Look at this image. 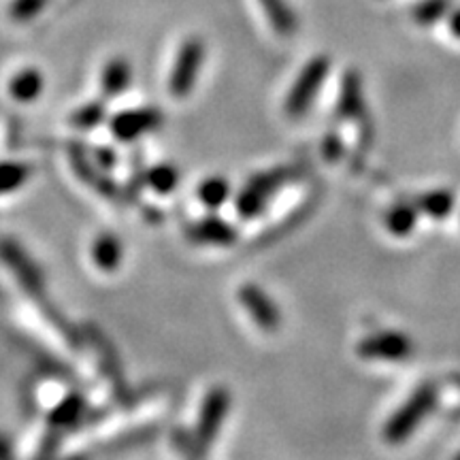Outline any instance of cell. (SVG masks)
I'll list each match as a JSON object with an SVG mask.
<instances>
[{
  "label": "cell",
  "mask_w": 460,
  "mask_h": 460,
  "mask_svg": "<svg viewBox=\"0 0 460 460\" xmlns=\"http://www.w3.org/2000/svg\"><path fill=\"white\" fill-rule=\"evenodd\" d=\"M122 252L124 250L119 239L105 233L101 234V237H96L94 245H92V261H94V264L101 271L111 273L122 264Z\"/></svg>",
  "instance_id": "16"
},
{
  "label": "cell",
  "mask_w": 460,
  "mask_h": 460,
  "mask_svg": "<svg viewBox=\"0 0 460 460\" xmlns=\"http://www.w3.org/2000/svg\"><path fill=\"white\" fill-rule=\"evenodd\" d=\"M301 175L303 171L298 166H281V169L258 172L239 192L237 205H234L237 207V214L245 217V220L264 214L271 197H275L286 183L298 180Z\"/></svg>",
  "instance_id": "1"
},
{
  "label": "cell",
  "mask_w": 460,
  "mask_h": 460,
  "mask_svg": "<svg viewBox=\"0 0 460 460\" xmlns=\"http://www.w3.org/2000/svg\"><path fill=\"white\" fill-rule=\"evenodd\" d=\"M163 122L158 109H130V111L113 115L111 132L119 141H135L149 130H156Z\"/></svg>",
  "instance_id": "9"
},
{
  "label": "cell",
  "mask_w": 460,
  "mask_h": 460,
  "mask_svg": "<svg viewBox=\"0 0 460 460\" xmlns=\"http://www.w3.org/2000/svg\"><path fill=\"white\" fill-rule=\"evenodd\" d=\"M331 71V60L326 56H315L314 60H309L303 66L301 75L296 77L292 90L286 96V113L290 118H301L303 113H307L312 109V102L322 88V84L326 82Z\"/></svg>",
  "instance_id": "3"
},
{
  "label": "cell",
  "mask_w": 460,
  "mask_h": 460,
  "mask_svg": "<svg viewBox=\"0 0 460 460\" xmlns=\"http://www.w3.org/2000/svg\"><path fill=\"white\" fill-rule=\"evenodd\" d=\"M447 28H450L454 37L460 39V9H454L447 13Z\"/></svg>",
  "instance_id": "29"
},
{
  "label": "cell",
  "mask_w": 460,
  "mask_h": 460,
  "mask_svg": "<svg viewBox=\"0 0 460 460\" xmlns=\"http://www.w3.org/2000/svg\"><path fill=\"white\" fill-rule=\"evenodd\" d=\"M337 115L343 119H360L365 115V92H362V79L356 71L343 75L341 90H339Z\"/></svg>",
  "instance_id": "12"
},
{
  "label": "cell",
  "mask_w": 460,
  "mask_h": 460,
  "mask_svg": "<svg viewBox=\"0 0 460 460\" xmlns=\"http://www.w3.org/2000/svg\"><path fill=\"white\" fill-rule=\"evenodd\" d=\"M205 58V43L199 37L183 41L180 54H177L175 66L169 77V92L175 99H186L197 84L200 65Z\"/></svg>",
  "instance_id": "5"
},
{
  "label": "cell",
  "mask_w": 460,
  "mask_h": 460,
  "mask_svg": "<svg viewBox=\"0 0 460 460\" xmlns=\"http://www.w3.org/2000/svg\"><path fill=\"white\" fill-rule=\"evenodd\" d=\"M186 233L194 243L228 247L237 241V230H234L233 224H228L226 220H222V217H216V216L200 217V220L190 224Z\"/></svg>",
  "instance_id": "11"
},
{
  "label": "cell",
  "mask_w": 460,
  "mask_h": 460,
  "mask_svg": "<svg viewBox=\"0 0 460 460\" xmlns=\"http://www.w3.org/2000/svg\"><path fill=\"white\" fill-rule=\"evenodd\" d=\"M49 0H13L9 7L11 20L17 22V24H26V22H32L41 11L48 7Z\"/></svg>",
  "instance_id": "26"
},
{
  "label": "cell",
  "mask_w": 460,
  "mask_h": 460,
  "mask_svg": "<svg viewBox=\"0 0 460 460\" xmlns=\"http://www.w3.org/2000/svg\"><path fill=\"white\" fill-rule=\"evenodd\" d=\"M230 199V183L224 177H209L199 186V200L207 209H220Z\"/></svg>",
  "instance_id": "22"
},
{
  "label": "cell",
  "mask_w": 460,
  "mask_h": 460,
  "mask_svg": "<svg viewBox=\"0 0 460 460\" xmlns=\"http://www.w3.org/2000/svg\"><path fill=\"white\" fill-rule=\"evenodd\" d=\"M413 343L411 339L396 331L373 332L358 343V354L365 360H388L399 362L411 356Z\"/></svg>",
  "instance_id": "6"
},
{
  "label": "cell",
  "mask_w": 460,
  "mask_h": 460,
  "mask_svg": "<svg viewBox=\"0 0 460 460\" xmlns=\"http://www.w3.org/2000/svg\"><path fill=\"white\" fill-rule=\"evenodd\" d=\"M31 177V166L24 163H0V194L13 192Z\"/></svg>",
  "instance_id": "25"
},
{
  "label": "cell",
  "mask_w": 460,
  "mask_h": 460,
  "mask_svg": "<svg viewBox=\"0 0 460 460\" xmlns=\"http://www.w3.org/2000/svg\"><path fill=\"white\" fill-rule=\"evenodd\" d=\"M88 335L92 339V343H94L96 354H99V358H101L102 371L107 373V377H109V382H111L115 394L122 396V399H124V396L128 394V386H126V382H124L119 360L115 358V349L111 348V343L107 341V337L101 335V332L96 329H88Z\"/></svg>",
  "instance_id": "13"
},
{
  "label": "cell",
  "mask_w": 460,
  "mask_h": 460,
  "mask_svg": "<svg viewBox=\"0 0 460 460\" xmlns=\"http://www.w3.org/2000/svg\"><path fill=\"white\" fill-rule=\"evenodd\" d=\"M107 115V107L102 101H92L88 105L79 107L77 111L71 115V124L79 130H92L96 128Z\"/></svg>",
  "instance_id": "24"
},
{
  "label": "cell",
  "mask_w": 460,
  "mask_h": 460,
  "mask_svg": "<svg viewBox=\"0 0 460 460\" xmlns=\"http://www.w3.org/2000/svg\"><path fill=\"white\" fill-rule=\"evenodd\" d=\"M239 301L243 309L250 314V318L256 322L258 329L264 332H275L281 326V314L278 305L261 286L243 284L239 288Z\"/></svg>",
  "instance_id": "8"
},
{
  "label": "cell",
  "mask_w": 460,
  "mask_h": 460,
  "mask_svg": "<svg viewBox=\"0 0 460 460\" xmlns=\"http://www.w3.org/2000/svg\"><path fill=\"white\" fill-rule=\"evenodd\" d=\"M258 3H261L264 15L269 17L271 26L281 34V37H292V34L296 32V13L292 11V7L286 0H258Z\"/></svg>",
  "instance_id": "18"
},
{
  "label": "cell",
  "mask_w": 460,
  "mask_h": 460,
  "mask_svg": "<svg viewBox=\"0 0 460 460\" xmlns=\"http://www.w3.org/2000/svg\"><path fill=\"white\" fill-rule=\"evenodd\" d=\"M437 394H439V388H437L435 382H427L418 386L416 393L402 402L394 416L386 422L384 437H386L390 444H401L402 439L416 433L420 422L435 410Z\"/></svg>",
  "instance_id": "2"
},
{
  "label": "cell",
  "mask_w": 460,
  "mask_h": 460,
  "mask_svg": "<svg viewBox=\"0 0 460 460\" xmlns=\"http://www.w3.org/2000/svg\"><path fill=\"white\" fill-rule=\"evenodd\" d=\"M85 410V399L79 393L66 394L49 413V429L51 430H65L73 427Z\"/></svg>",
  "instance_id": "17"
},
{
  "label": "cell",
  "mask_w": 460,
  "mask_h": 460,
  "mask_svg": "<svg viewBox=\"0 0 460 460\" xmlns=\"http://www.w3.org/2000/svg\"><path fill=\"white\" fill-rule=\"evenodd\" d=\"M386 228L394 237H407L413 233L418 224V207L413 205H396L386 214Z\"/></svg>",
  "instance_id": "20"
},
{
  "label": "cell",
  "mask_w": 460,
  "mask_h": 460,
  "mask_svg": "<svg viewBox=\"0 0 460 460\" xmlns=\"http://www.w3.org/2000/svg\"><path fill=\"white\" fill-rule=\"evenodd\" d=\"M180 183V171L172 164H156L146 171V186L158 194H171Z\"/></svg>",
  "instance_id": "23"
},
{
  "label": "cell",
  "mask_w": 460,
  "mask_h": 460,
  "mask_svg": "<svg viewBox=\"0 0 460 460\" xmlns=\"http://www.w3.org/2000/svg\"><path fill=\"white\" fill-rule=\"evenodd\" d=\"M68 158H71V166L73 171L77 172L79 180L90 183L92 190H96V192L102 194L105 199H111V200L119 199L122 190H119L118 183L107 175L105 169H101L99 164L90 163L88 156H85L84 147L71 146V149H68Z\"/></svg>",
  "instance_id": "10"
},
{
  "label": "cell",
  "mask_w": 460,
  "mask_h": 460,
  "mask_svg": "<svg viewBox=\"0 0 460 460\" xmlns=\"http://www.w3.org/2000/svg\"><path fill=\"white\" fill-rule=\"evenodd\" d=\"M0 256H3V261L11 271L15 273V278L20 279V284L24 286V290L28 295L37 298V301H41L43 298V275L39 271V267L31 261V256L26 254L24 250H22L20 245L15 243V241H3L0 243Z\"/></svg>",
  "instance_id": "7"
},
{
  "label": "cell",
  "mask_w": 460,
  "mask_h": 460,
  "mask_svg": "<svg viewBox=\"0 0 460 460\" xmlns=\"http://www.w3.org/2000/svg\"><path fill=\"white\" fill-rule=\"evenodd\" d=\"M132 71L130 62L126 58H113L109 60L101 75V92L105 99H115V96L124 94L126 88L130 85Z\"/></svg>",
  "instance_id": "14"
},
{
  "label": "cell",
  "mask_w": 460,
  "mask_h": 460,
  "mask_svg": "<svg viewBox=\"0 0 460 460\" xmlns=\"http://www.w3.org/2000/svg\"><path fill=\"white\" fill-rule=\"evenodd\" d=\"M454 194L450 190H433V192L418 197L416 207L430 217H447L454 209Z\"/></svg>",
  "instance_id": "19"
},
{
  "label": "cell",
  "mask_w": 460,
  "mask_h": 460,
  "mask_svg": "<svg viewBox=\"0 0 460 460\" xmlns=\"http://www.w3.org/2000/svg\"><path fill=\"white\" fill-rule=\"evenodd\" d=\"M456 458H460V452H458V454H456Z\"/></svg>",
  "instance_id": "31"
},
{
  "label": "cell",
  "mask_w": 460,
  "mask_h": 460,
  "mask_svg": "<svg viewBox=\"0 0 460 460\" xmlns=\"http://www.w3.org/2000/svg\"><path fill=\"white\" fill-rule=\"evenodd\" d=\"M13 456V450H11V439L7 435L0 433V458H11Z\"/></svg>",
  "instance_id": "30"
},
{
  "label": "cell",
  "mask_w": 460,
  "mask_h": 460,
  "mask_svg": "<svg viewBox=\"0 0 460 460\" xmlns=\"http://www.w3.org/2000/svg\"><path fill=\"white\" fill-rule=\"evenodd\" d=\"M452 7V0H420L411 9L413 22L420 26H433L447 17Z\"/></svg>",
  "instance_id": "21"
},
{
  "label": "cell",
  "mask_w": 460,
  "mask_h": 460,
  "mask_svg": "<svg viewBox=\"0 0 460 460\" xmlns=\"http://www.w3.org/2000/svg\"><path fill=\"white\" fill-rule=\"evenodd\" d=\"M322 152H324V158L331 160V163H337V160L343 156V143L335 132H329V135H326L324 143H322Z\"/></svg>",
  "instance_id": "27"
},
{
  "label": "cell",
  "mask_w": 460,
  "mask_h": 460,
  "mask_svg": "<svg viewBox=\"0 0 460 460\" xmlns=\"http://www.w3.org/2000/svg\"><path fill=\"white\" fill-rule=\"evenodd\" d=\"M230 410V393L228 388L216 386L207 393L203 407H200L197 430H194V446L203 454L214 444V439L220 433L222 422L226 420V413Z\"/></svg>",
  "instance_id": "4"
},
{
  "label": "cell",
  "mask_w": 460,
  "mask_h": 460,
  "mask_svg": "<svg viewBox=\"0 0 460 460\" xmlns=\"http://www.w3.org/2000/svg\"><path fill=\"white\" fill-rule=\"evenodd\" d=\"M43 75L37 68H24L17 75H13L9 82V94L11 99L17 102H32L39 99L43 92Z\"/></svg>",
  "instance_id": "15"
},
{
  "label": "cell",
  "mask_w": 460,
  "mask_h": 460,
  "mask_svg": "<svg viewBox=\"0 0 460 460\" xmlns=\"http://www.w3.org/2000/svg\"><path fill=\"white\" fill-rule=\"evenodd\" d=\"M94 158H96V164L105 171H111L115 163H118V158H115V152L111 147H96Z\"/></svg>",
  "instance_id": "28"
}]
</instances>
